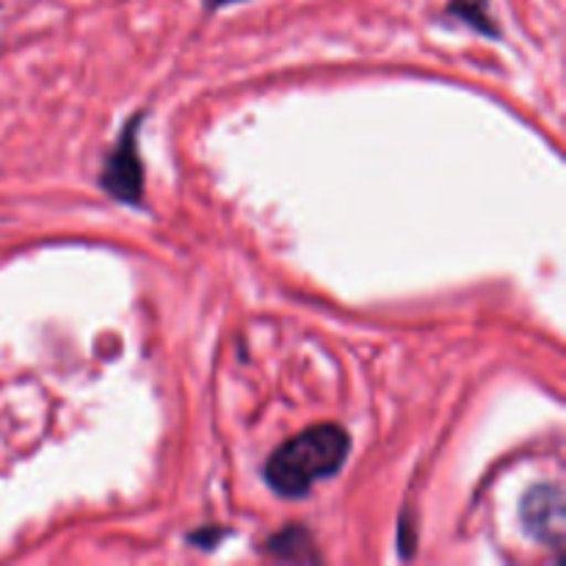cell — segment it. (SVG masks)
Wrapping results in <instances>:
<instances>
[{
    "mask_svg": "<svg viewBox=\"0 0 566 566\" xmlns=\"http://www.w3.org/2000/svg\"><path fill=\"white\" fill-rule=\"evenodd\" d=\"M348 448L352 440L340 426H313L271 453L265 481L282 497H302L321 479H329L346 464Z\"/></svg>",
    "mask_w": 566,
    "mask_h": 566,
    "instance_id": "obj_1",
    "label": "cell"
},
{
    "mask_svg": "<svg viewBox=\"0 0 566 566\" xmlns=\"http://www.w3.org/2000/svg\"><path fill=\"white\" fill-rule=\"evenodd\" d=\"M99 182H103V188L111 197L122 199V202H142L144 171L136 153V122H130L127 130L122 133L114 155H111L108 164H105Z\"/></svg>",
    "mask_w": 566,
    "mask_h": 566,
    "instance_id": "obj_2",
    "label": "cell"
},
{
    "mask_svg": "<svg viewBox=\"0 0 566 566\" xmlns=\"http://www.w3.org/2000/svg\"><path fill=\"white\" fill-rule=\"evenodd\" d=\"M523 523L531 536L558 545L564 539V503L556 486H536L523 501Z\"/></svg>",
    "mask_w": 566,
    "mask_h": 566,
    "instance_id": "obj_3",
    "label": "cell"
},
{
    "mask_svg": "<svg viewBox=\"0 0 566 566\" xmlns=\"http://www.w3.org/2000/svg\"><path fill=\"white\" fill-rule=\"evenodd\" d=\"M269 551L276 553L280 558H315L313 542L307 539L302 528H287L285 534L274 536L269 542Z\"/></svg>",
    "mask_w": 566,
    "mask_h": 566,
    "instance_id": "obj_4",
    "label": "cell"
},
{
    "mask_svg": "<svg viewBox=\"0 0 566 566\" xmlns=\"http://www.w3.org/2000/svg\"><path fill=\"white\" fill-rule=\"evenodd\" d=\"M453 11H457L462 20H468L470 25L479 28V31H486V33H495V28H492V22L486 20V11H484V0H453L451 6Z\"/></svg>",
    "mask_w": 566,
    "mask_h": 566,
    "instance_id": "obj_5",
    "label": "cell"
},
{
    "mask_svg": "<svg viewBox=\"0 0 566 566\" xmlns=\"http://www.w3.org/2000/svg\"><path fill=\"white\" fill-rule=\"evenodd\" d=\"M221 3H232V0H213V6H221Z\"/></svg>",
    "mask_w": 566,
    "mask_h": 566,
    "instance_id": "obj_6",
    "label": "cell"
}]
</instances>
